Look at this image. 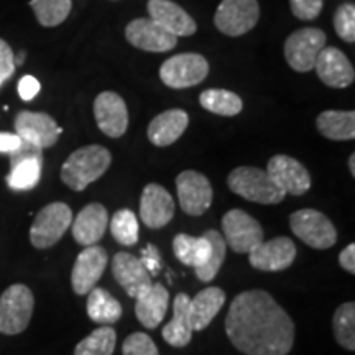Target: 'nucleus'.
I'll return each instance as SVG.
<instances>
[{"instance_id":"obj_24","label":"nucleus","mask_w":355,"mask_h":355,"mask_svg":"<svg viewBox=\"0 0 355 355\" xmlns=\"http://www.w3.org/2000/svg\"><path fill=\"white\" fill-rule=\"evenodd\" d=\"M73 237L79 245L91 247L104 237L109 225V212L99 202L87 204L73 220Z\"/></svg>"},{"instance_id":"obj_42","label":"nucleus","mask_w":355,"mask_h":355,"mask_svg":"<svg viewBox=\"0 0 355 355\" xmlns=\"http://www.w3.org/2000/svg\"><path fill=\"white\" fill-rule=\"evenodd\" d=\"M20 145H21V140L17 133H7V132L0 133V153L10 155L12 152H15Z\"/></svg>"},{"instance_id":"obj_9","label":"nucleus","mask_w":355,"mask_h":355,"mask_svg":"<svg viewBox=\"0 0 355 355\" xmlns=\"http://www.w3.org/2000/svg\"><path fill=\"white\" fill-rule=\"evenodd\" d=\"M259 19L257 0H222L216 10L214 25L227 37H242L254 28Z\"/></svg>"},{"instance_id":"obj_20","label":"nucleus","mask_w":355,"mask_h":355,"mask_svg":"<svg viewBox=\"0 0 355 355\" xmlns=\"http://www.w3.org/2000/svg\"><path fill=\"white\" fill-rule=\"evenodd\" d=\"M173 216H175V201L171 194L157 183L146 184L140 201V217L146 227H165Z\"/></svg>"},{"instance_id":"obj_8","label":"nucleus","mask_w":355,"mask_h":355,"mask_svg":"<svg viewBox=\"0 0 355 355\" xmlns=\"http://www.w3.org/2000/svg\"><path fill=\"white\" fill-rule=\"evenodd\" d=\"M209 74V63L198 53H183L171 56L159 68V79L171 89L198 86Z\"/></svg>"},{"instance_id":"obj_17","label":"nucleus","mask_w":355,"mask_h":355,"mask_svg":"<svg viewBox=\"0 0 355 355\" xmlns=\"http://www.w3.org/2000/svg\"><path fill=\"white\" fill-rule=\"evenodd\" d=\"M296 259V245L291 239L277 237L263 241L248 252L250 265L261 272H282L291 266Z\"/></svg>"},{"instance_id":"obj_29","label":"nucleus","mask_w":355,"mask_h":355,"mask_svg":"<svg viewBox=\"0 0 355 355\" xmlns=\"http://www.w3.org/2000/svg\"><path fill=\"white\" fill-rule=\"evenodd\" d=\"M318 130L329 140L347 141L355 139V112L354 110H326L316 119Z\"/></svg>"},{"instance_id":"obj_43","label":"nucleus","mask_w":355,"mask_h":355,"mask_svg":"<svg viewBox=\"0 0 355 355\" xmlns=\"http://www.w3.org/2000/svg\"><path fill=\"white\" fill-rule=\"evenodd\" d=\"M340 266L349 273H355V245L354 243H349L347 247L340 252L339 255Z\"/></svg>"},{"instance_id":"obj_35","label":"nucleus","mask_w":355,"mask_h":355,"mask_svg":"<svg viewBox=\"0 0 355 355\" xmlns=\"http://www.w3.org/2000/svg\"><path fill=\"white\" fill-rule=\"evenodd\" d=\"M109 225L114 239L121 245L132 247L139 242V219H137V216L130 209H121L115 212Z\"/></svg>"},{"instance_id":"obj_38","label":"nucleus","mask_w":355,"mask_h":355,"mask_svg":"<svg viewBox=\"0 0 355 355\" xmlns=\"http://www.w3.org/2000/svg\"><path fill=\"white\" fill-rule=\"evenodd\" d=\"M324 0H290L293 15L300 20H314L318 19L322 10Z\"/></svg>"},{"instance_id":"obj_31","label":"nucleus","mask_w":355,"mask_h":355,"mask_svg":"<svg viewBox=\"0 0 355 355\" xmlns=\"http://www.w3.org/2000/svg\"><path fill=\"white\" fill-rule=\"evenodd\" d=\"M199 102L204 109L222 117H234L241 114L243 107L241 97L225 89H207L199 96Z\"/></svg>"},{"instance_id":"obj_2","label":"nucleus","mask_w":355,"mask_h":355,"mask_svg":"<svg viewBox=\"0 0 355 355\" xmlns=\"http://www.w3.org/2000/svg\"><path fill=\"white\" fill-rule=\"evenodd\" d=\"M173 250L181 263L193 266L198 278L207 283L219 273L227 254V243L217 230H207L201 237L178 234L173 241Z\"/></svg>"},{"instance_id":"obj_26","label":"nucleus","mask_w":355,"mask_h":355,"mask_svg":"<svg viewBox=\"0 0 355 355\" xmlns=\"http://www.w3.org/2000/svg\"><path fill=\"white\" fill-rule=\"evenodd\" d=\"M189 117L184 110L170 109L162 112L150 122L148 140L157 146H170L188 128Z\"/></svg>"},{"instance_id":"obj_6","label":"nucleus","mask_w":355,"mask_h":355,"mask_svg":"<svg viewBox=\"0 0 355 355\" xmlns=\"http://www.w3.org/2000/svg\"><path fill=\"white\" fill-rule=\"evenodd\" d=\"M73 224V211L64 202H51L35 217L30 229V242L35 248H50L61 241Z\"/></svg>"},{"instance_id":"obj_41","label":"nucleus","mask_w":355,"mask_h":355,"mask_svg":"<svg viewBox=\"0 0 355 355\" xmlns=\"http://www.w3.org/2000/svg\"><path fill=\"white\" fill-rule=\"evenodd\" d=\"M40 89H42V84L37 78L30 76V74H26L19 81V96L21 101H33L38 96Z\"/></svg>"},{"instance_id":"obj_1","label":"nucleus","mask_w":355,"mask_h":355,"mask_svg":"<svg viewBox=\"0 0 355 355\" xmlns=\"http://www.w3.org/2000/svg\"><path fill=\"white\" fill-rule=\"evenodd\" d=\"M225 332L245 355H288L295 343V322L266 291L241 293L225 318Z\"/></svg>"},{"instance_id":"obj_18","label":"nucleus","mask_w":355,"mask_h":355,"mask_svg":"<svg viewBox=\"0 0 355 355\" xmlns=\"http://www.w3.org/2000/svg\"><path fill=\"white\" fill-rule=\"evenodd\" d=\"M125 38L139 50L152 53L170 51L178 43V37L152 19L132 20L125 28Z\"/></svg>"},{"instance_id":"obj_4","label":"nucleus","mask_w":355,"mask_h":355,"mask_svg":"<svg viewBox=\"0 0 355 355\" xmlns=\"http://www.w3.org/2000/svg\"><path fill=\"white\" fill-rule=\"evenodd\" d=\"M227 184L232 193L252 202L278 204L286 196L268 173L255 166L235 168L227 178Z\"/></svg>"},{"instance_id":"obj_39","label":"nucleus","mask_w":355,"mask_h":355,"mask_svg":"<svg viewBox=\"0 0 355 355\" xmlns=\"http://www.w3.org/2000/svg\"><path fill=\"white\" fill-rule=\"evenodd\" d=\"M13 58H15V55H13L10 44L0 38V87L3 86V83H7L8 79L13 76V73H15L17 66Z\"/></svg>"},{"instance_id":"obj_12","label":"nucleus","mask_w":355,"mask_h":355,"mask_svg":"<svg viewBox=\"0 0 355 355\" xmlns=\"http://www.w3.org/2000/svg\"><path fill=\"white\" fill-rule=\"evenodd\" d=\"M224 241L237 254H248L263 242V229L259 220L242 209H232L222 217Z\"/></svg>"},{"instance_id":"obj_14","label":"nucleus","mask_w":355,"mask_h":355,"mask_svg":"<svg viewBox=\"0 0 355 355\" xmlns=\"http://www.w3.org/2000/svg\"><path fill=\"white\" fill-rule=\"evenodd\" d=\"M15 130L21 141L32 144L38 148H50L60 139L63 128L58 127L55 119L44 112L21 110L15 117Z\"/></svg>"},{"instance_id":"obj_13","label":"nucleus","mask_w":355,"mask_h":355,"mask_svg":"<svg viewBox=\"0 0 355 355\" xmlns=\"http://www.w3.org/2000/svg\"><path fill=\"white\" fill-rule=\"evenodd\" d=\"M180 206L186 214L201 216L212 204V186L206 176L194 170H186L176 178Z\"/></svg>"},{"instance_id":"obj_32","label":"nucleus","mask_w":355,"mask_h":355,"mask_svg":"<svg viewBox=\"0 0 355 355\" xmlns=\"http://www.w3.org/2000/svg\"><path fill=\"white\" fill-rule=\"evenodd\" d=\"M117 334L110 326H102L84 337L74 349V355H112Z\"/></svg>"},{"instance_id":"obj_25","label":"nucleus","mask_w":355,"mask_h":355,"mask_svg":"<svg viewBox=\"0 0 355 355\" xmlns=\"http://www.w3.org/2000/svg\"><path fill=\"white\" fill-rule=\"evenodd\" d=\"M135 314L146 329H155L162 324L166 316L170 295L168 290L159 283H152L146 290L140 293L135 298Z\"/></svg>"},{"instance_id":"obj_27","label":"nucleus","mask_w":355,"mask_h":355,"mask_svg":"<svg viewBox=\"0 0 355 355\" xmlns=\"http://www.w3.org/2000/svg\"><path fill=\"white\" fill-rule=\"evenodd\" d=\"M189 301L186 293H178L173 303V319L163 327V339L173 347H186L193 339V324L189 318Z\"/></svg>"},{"instance_id":"obj_15","label":"nucleus","mask_w":355,"mask_h":355,"mask_svg":"<svg viewBox=\"0 0 355 355\" xmlns=\"http://www.w3.org/2000/svg\"><path fill=\"white\" fill-rule=\"evenodd\" d=\"M266 173L285 194L303 196L311 188L309 171L298 159L288 157V155H275L273 158H270Z\"/></svg>"},{"instance_id":"obj_3","label":"nucleus","mask_w":355,"mask_h":355,"mask_svg":"<svg viewBox=\"0 0 355 355\" xmlns=\"http://www.w3.org/2000/svg\"><path fill=\"white\" fill-rule=\"evenodd\" d=\"M112 155L101 145H87L68 157L61 168V180L73 191H83L109 170Z\"/></svg>"},{"instance_id":"obj_37","label":"nucleus","mask_w":355,"mask_h":355,"mask_svg":"<svg viewBox=\"0 0 355 355\" xmlns=\"http://www.w3.org/2000/svg\"><path fill=\"white\" fill-rule=\"evenodd\" d=\"M123 355H159L157 344L145 332H135L125 339L122 345Z\"/></svg>"},{"instance_id":"obj_5","label":"nucleus","mask_w":355,"mask_h":355,"mask_svg":"<svg viewBox=\"0 0 355 355\" xmlns=\"http://www.w3.org/2000/svg\"><path fill=\"white\" fill-rule=\"evenodd\" d=\"M33 293L25 285H12L0 296V332L15 336L28 327L33 316Z\"/></svg>"},{"instance_id":"obj_34","label":"nucleus","mask_w":355,"mask_h":355,"mask_svg":"<svg viewBox=\"0 0 355 355\" xmlns=\"http://www.w3.org/2000/svg\"><path fill=\"white\" fill-rule=\"evenodd\" d=\"M35 17L42 26L61 25L71 12V0H30Z\"/></svg>"},{"instance_id":"obj_30","label":"nucleus","mask_w":355,"mask_h":355,"mask_svg":"<svg viewBox=\"0 0 355 355\" xmlns=\"http://www.w3.org/2000/svg\"><path fill=\"white\" fill-rule=\"evenodd\" d=\"M87 314L91 321L101 326H110L122 316V304L104 288H94L87 293Z\"/></svg>"},{"instance_id":"obj_21","label":"nucleus","mask_w":355,"mask_h":355,"mask_svg":"<svg viewBox=\"0 0 355 355\" xmlns=\"http://www.w3.org/2000/svg\"><path fill=\"white\" fill-rule=\"evenodd\" d=\"M314 69H316L318 78L329 87H349L355 79L354 66L350 64L347 56L334 46L322 48L318 55Z\"/></svg>"},{"instance_id":"obj_10","label":"nucleus","mask_w":355,"mask_h":355,"mask_svg":"<svg viewBox=\"0 0 355 355\" xmlns=\"http://www.w3.org/2000/svg\"><path fill=\"white\" fill-rule=\"evenodd\" d=\"M326 46V33L319 28H301L288 37L285 58L288 64L298 73L314 69L318 55Z\"/></svg>"},{"instance_id":"obj_19","label":"nucleus","mask_w":355,"mask_h":355,"mask_svg":"<svg viewBox=\"0 0 355 355\" xmlns=\"http://www.w3.org/2000/svg\"><path fill=\"white\" fill-rule=\"evenodd\" d=\"M94 117L99 130L110 139H119L127 132L128 110L125 101L112 91L101 92L96 97Z\"/></svg>"},{"instance_id":"obj_40","label":"nucleus","mask_w":355,"mask_h":355,"mask_svg":"<svg viewBox=\"0 0 355 355\" xmlns=\"http://www.w3.org/2000/svg\"><path fill=\"white\" fill-rule=\"evenodd\" d=\"M140 261L144 263L146 272L152 275V277H155V275L159 272V268H162V257H159L158 248L152 245V243H148V245L141 250Z\"/></svg>"},{"instance_id":"obj_11","label":"nucleus","mask_w":355,"mask_h":355,"mask_svg":"<svg viewBox=\"0 0 355 355\" xmlns=\"http://www.w3.org/2000/svg\"><path fill=\"white\" fill-rule=\"evenodd\" d=\"M10 173L7 184L15 191H30L40 183L43 168V150L32 144L21 145L10 155Z\"/></svg>"},{"instance_id":"obj_44","label":"nucleus","mask_w":355,"mask_h":355,"mask_svg":"<svg viewBox=\"0 0 355 355\" xmlns=\"http://www.w3.org/2000/svg\"><path fill=\"white\" fill-rule=\"evenodd\" d=\"M25 56H26V53H25V51H20L19 55L13 58V61H15V66H21V64H24Z\"/></svg>"},{"instance_id":"obj_45","label":"nucleus","mask_w":355,"mask_h":355,"mask_svg":"<svg viewBox=\"0 0 355 355\" xmlns=\"http://www.w3.org/2000/svg\"><path fill=\"white\" fill-rule=\"evenodd\" d=\"M349 168H350V175L355 176V155L354 153L350 155L349 158Z\"/></svg>"},{"instance_id":"obj_16","label":"nucleus","mask_w":355,"mask_h":355,"mask_svg":"<svg viewBox=\"0 0 355 355\" xmlns=\"http://www.w3.org/2000/svg\"><path fill=\"white\" fill-rule=\"evenodd\" d=\"M109 263V255L105 248L99 245L86 247L78 255L76 263L71 272V286L76 295H87L94 290L99 279L104 275L105 266Z\"/></svg>"},{"instance_id":"obj_33","label":"nucleus","mask_w":355,"mask_h":355,"mask_svg":"<svg viewBox=\"0 0 355 355\" xmlns=\"http://www.w3.org/2000/svg\"><path fill=\"white\" fill-rule=\"evenodd\" d=\"M336 340L347 350H355V304L352 301L340 304L332 316Z\"/></svg>"},{"instance_id":"obj_22","label":"nucleus","mask_w":355,"mask_h":355,"mask_svg":"<svg viewBox=\"0 0 355 355\" xmlns=\"http://www.w3.org/2000/svg\"><path fill=\"white\" fill-rule=\"evenodd\" d=\"M150 19L162 25L175 37H191L196 33L198 25L193 17L171 0H148Z\"/></svg>"},{"instance_id":"obj_7","label":"nucleus","mask_w":355,"mask_h":355,"mask_svg":"<svg viewBox=\"0 0 355 355\" xmlns=\"http://www.w3.org/2000/svg\"><path fill=\"white\" fill-rule=\"evenodd\" d=\"M290 227L306 245L326 250L337 242V232L329 217L316 209H301L290 216Z\"/></svg>"},{"instance_id":"obj_36","label":"nucleus","mask_w":355,"mask_h":355,"mask_svg":"<svg viewBox=\"0 0 355 355\" xmlns=\"http://www.w3.org/2000/svg\"><path fill=\"white\" fill-rule=\"evenodd\" d=\"M334 28L339 38L344 42H355V6L354 3H343L336 10L334 15Z\"/></svg>"},{"instance_id":"obj_28","label":"nucleus","mask_w":355,"mask_h":355,"mask_svg":"<svg viewBox=\"0 0 355 355\" xmlns=\"http://www.w3.org/2000/svg\"><path fill=\"white\" fill-rule=\"evenodd\" d=\"M225 303L224 290L217 286L206 288L199 291L193 300L189 301V318L193 324V331H204L217 316Z\"/></svg>"},{"instance_id":"obj_23","label":"nucleus","mask_w":355,"mask_h":355,"mask_svg":"<svg viewBox=\"0 0 355 355\" xmlns=\"http://www.w3.org/2000/svg\"><path fill=\"white\" fill-rule=\"evenodd\" d=\"M112 275L128 296L137 298L152 285V275L146 272L140 259L127 252H119L112 259Z\"/></svg>"}]
</instances>
